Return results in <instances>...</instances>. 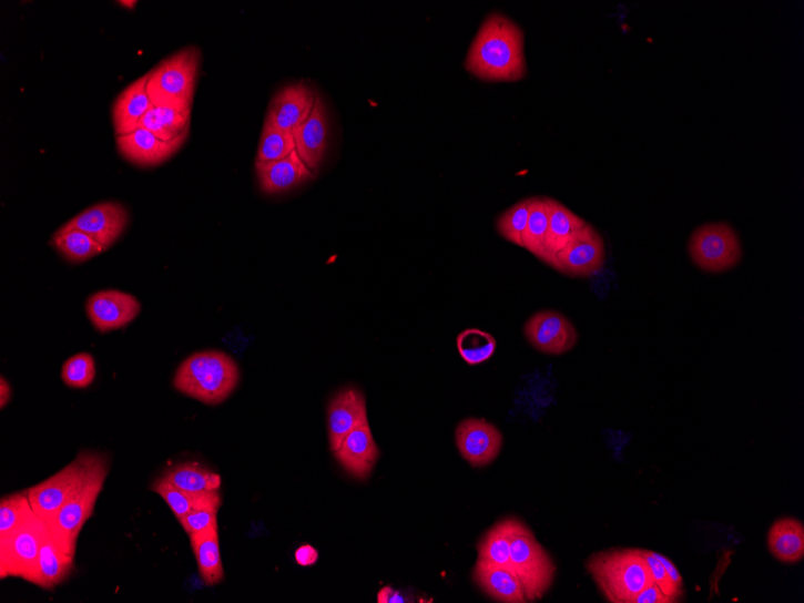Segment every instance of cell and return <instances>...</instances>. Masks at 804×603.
<instances>
[{
	"mask_svg": "<svg viewBox=\"0 0 804 603\" xmlns=\"http://www.w3.org/2000/svg\"><path fill=\"white\" fill-rule=\"evenodd\" d=\"M525 45L521 27L502 12H491L472 40L465 69L485 82L521 81L528 75Z\"/></svg>",
	"mask_w": 804,
	"mask_h": 603,
	"instance_id": "cell-1",
	"label": "cell"
},
{
	"mask_svg": "<svg viewBox=\"0 0 804 603\" xmlns=\"http://www.w3.org/2000/svg\"><path fill=\"white\" fill-rule=\"evenodd\" d=\"M586 568L605 600L611 603H633L645 587L654 584L651 569L642 550L612 549L594 553Z\"/></svg>",
	"mask_w": 804,
	"mask_h": 603,
	"instance_id": "cell-2",
	"label": "cell"
},
{
	"mask_svg": "<svg viewBox=\"0 0 804 603\" xmlns=\"http://www.w3.org/2000/svg\"><path fill=\"white\" fill-rule=\"evenodd\" d=\"M238 381L240 370L232 357L220 350H205L181 364L174 387L197 401L218 405L232 396Z\"/></svg>",
	"mask_w": 804,
	"mask_h": 603,
	"instance_id": "cell-3",
	"label": "cell"
},
{
	"mask_svg": "<svg viewBox=\"0 0 804 603\" xmlns=\"http://www.w3.org/2000/svg\"><path fill=\"white\" fill-rule=\"evenodd\" d=\"M108 474L109 460L105 456L98 454L86 479L48 524L51 536L64 553L77 555L80 532L94 512Z\"/></svg>",
	"mask_w": 804,
	"mask_h": 603,
	"instance_id": "cell-4",
	"label": "cell"
},
{
	"mask_svg": "<svg viewBox=\"0 0 804 603\" xmlns=\"http://www.w3.org/2000/svg\"><path fill=\"white\" fill-rule=\"evenodd\" d=\"M201 51L182 49L150 72L147 92L154 106L192 109Z\"/></svg>",
	"mask_w": 804,
	"mask_h": 603,
	"instance_id": "cell-5",
	"label": "cell"
},
{
	"mask_svg": "<svg viewBox=\"0 0 804 603\" xmlns=\"http://www.w3.org/2000/svg\"><path fill=\"white\" fill-rule=\"evenodd\" d=\"M49 535L50 529L44 519L32 507L28 509L16 528L0 536V579L19 578L27 582Z\"/></svg>",
	"mask_w": 804,
	"mask_h": 603,
	"instance_id": "cell-6",
	"label": "cell"
},
{
	"mask_svg": "<svg viewBox=\"0 0 804 603\" xmlns=\"http://www.w3.org/2000/svg\"><path fill=\"white\" fill-rule=\"evenodd\" d=\"M510 560L511 570L523 585L528 602L541 600L554 583L557 566L525 523L512 540Z\"/></svg>",
	"mask_w": 804,
	"mask_h": 603,
	"instance_id": "cell-7",
	"label": "cell"
},
{
	"mask_svg": "<svg viewBox=\"0 0 804 603\" xmlns=\"http://www.w3.org/2000/svg\"><path fill=\"white\" fill-rule=\"evenodd\" d=\"M688 252L699 269L722 274L740 264L743 248L740 235L729 223L703 224L690 235Z\"/></svg>",
	"mask_w": 804,
	"mask_h": 603,
	"instance_id": "cell-8",
	"label": "cell"
},
{
	"mask_svg": "<svg viewBox=\"0 0 804 603\" xmlns=\"http://www.w3.org/2000/svg\"><path fill=\"white\" fill-rule=\"evenodd\" d=\"M99 453L81 452L60 472L26 490L33 511L49 524L82 484Z\"/></svg>",
	"mask_w": 804,
	"mask_h": 603,
	"instance_id": "cell-9",
	"label": "cell"
},
{
	"mask_svg": "<svg viewBox=\"0 0 804 603\" xmlns=\"http://www.w3.org/2000/svg\"><path fill=\"white\" fill-rule=\"evenodd\" d=\"M525 335L535 349L549 356L566 355L578 343V331L572 321L552 310L532 315L525 326Z\"/></svg>",
	"mask_w": 804,
	"mask_h": 603,
	"instance_id": "cell-10",
	"label": "cell"
},
{
	"mask_svg": "<svg viewBox=\"0 0 804 603\" xmlns=\"http://www.w3.org/2000/svg\"><path fill=\"white\" fill-rule=\"evenodd\" d=\"M604 262L603 237L588 223L586 228L554 259L550 268L570 277L582 278L600 273Z\"/></svg>",
	"mask_w": 804,
	"mask_h": 603,
	"instance_id": "cell-11",
	"label": "cell"
},
{
	"mask_svg": "<svg viewBox=\"0 0 804 603\" xmlns=\"http://www.w3.org/2000/svg\"><path fill=\"white\" fill-rule=\"evenodd\" d=\"M456 442L461 457L474 468H485L498 458L502 448V433L481 418H468L456 430Z\"/></svg>",
	"mask_w": 804,
	"mask_h": 603,
	"instance_id": "cell-12",
	"label": "cell"
},
{
	"mask_svg": "<svg viewBox=\"0 0 804 603\" xmlns=\"http://www.w3.org/2000/svg\"><path fill=\"white\" fill-rule=\"evenodd\" d=\"M130 215L125 207L115 202L95 204L77 215L63 226L89 234L105 249L114 245L129 226Z\"/></svg>",
	"mask_w": 804,
	"mask_h": 603,
	"instance_id": "cell-13",
	"label": "cell"
},
{
	"mask_svg": "<svg viewBox=\"0 0 804 603\" xmlns=\"http://www.w3.org/2000/svg\"><path fill=\"white\" fill-rule=\"evenodd\" d=\"M86 311L93 327L105 334L130 325L140 314L141 305L132 294L110 289L93 294Z\"/></svg>",
	"mask_w": 804,
	"mask_h": 603,
	"instance_id": "cell-14",
	"label": "cell"
},
{
	"mask_svg": "<svg viewBox=\"0 0 804 603\" xmlns=\"http://www.w3.org/2000/svg\"><path fill=\"white\" fill-rule=\"evenodd\" d=\"M187 137L189 133L172 142H164L151 132L139 129L131 134L118 136L116 144L126 161L139 166H156L172 159Z\"/></svg>",
	"mask_w": 804,
	"mask_h": 603,
	"instance_id": "cell-15",
	"label": "cell"
},
{
	"mask_svg": "<svg viewBox=\"0 0 804 603\" xmlns=\"http://www.w3.org/2000/svg\"><path fill=\"white\" fill-rule=\"evenodd\" d=\"M317 95L305 83H293L273 98L266 117L279 130L293 133L312 115Z\"/></svg>",
	"mask_w": 804,
	"mask_h": 603,
	"instance_id": "cell-16",
	"label": "cell"
},
{
	"mask_svg": "<svg viewBox=\"0 0 804 603\" xmlns=\"http://www.w3.org/2000/svg\"><path fill=\"white\" fill-rule=\"evenodd\" d=\"M365 422H368V411H366L363 392L357 388H345L338 391L328 406L332 451L335 453L347 435Z\"/></svg>",
	"mask_w": 804,
	"mask_h": 603,
	"instance_id": "cell-17",
	"label": "cell"
},
{
	"mask_svg": "<svg viewBox=\"0 0 804 603\" xmlns=\"http://www.w3.org/2000/svg\"><path fill=\"white\" fill-rule=\"evenodd\" d=\"M334 454L349 474L362 481L369 479L379 457L369 422L352 430Z\"/></svg>",
	"mask_w": 804,
	"mask_h": 603,
	"instance_id": "cell-18",
	"label": "cell"
},
{
	"mask_svg": "<svg viewBox=\"0 0 804 603\" xmlns=\"http://www.w3.org/2000/svg\"><path fill=\"white\" fill-rule=\"evenodd\" d=\"M293 135L296 153H298L308 170L316 174L328 145L326 108H324L319 95H317L312 115L293 132Z\"/></svg>",
	"mask_w": 804,
	"mask_h": 603,
	"instance_id": "cell-19",
	"label": "cell"
},
{
	"mask_svg": "<svg viewBox=\"0 0 804 603\" xmlns=\"http://www.w3.org/2000/svg\"><path fill=\"white\" fill-rule=\"evenodd\" d=\"M256 172L261 190L266 194L287 192L315 177L296 151L278 161L256 162Z\"/></svg>",
	"mask_w": 804,
	"mask_h": 603,
	"instance_id": "cell-20",
	"label": "cell"
},
{
	"mask_svg": "<svg viewBox=\"0 0 804 603\" xmlns=\"http://www.w3.org/2000/svg\"><path fill=\"white\" fill-rule=\"evenodd\" d=\"M149 78L150 73L138 79L116 98L114 108H112V123H114L116 137L139 130L141 120L153 106L147 92Z\"/></svg>",
	"mask_w": 804,
	"mask_h": 603,
	"instance_id": "cell-21",
	"label": "cell"
},
{
	"mask_svg": "<svg viewBox=\"0 0 804 603\" xmlns=\"http://www.w3.org/2000/svg\"><path fill=\"white\" fill-rule=\"evenodd\" d=\"M549 228L542 263L552 266L554 259L587 226V222L560 202L548 198Z\"/></svg>",
	"mask_w": 804,
	"mask_h": 603,
	"instance_id": "cell-22",
	"label": "cell"
},
{
	"mask_svg": "<svg viewBox=\"0 0 804 603\" xmlns=\"http://www.w3.org/2000/svg\"><path fill=\"white\" fill-rule=\"evenodd\" d=\"M474 581L485 594L498 602H528L523 585L509 569L477 560Z\"/></svg>",
	"mask_w": 804,
	"mask_h": 603,
	"instance_id": "cell-23",
	"label": "cell"
},
{
	"mask_svg": "<svg viewBox=\"0 0 804 603\" xmlns=\"http://www.w3.org/2000/svg\"><path fill=\"white\" fill-rule=\"evenodd\" d=\"M75 569V556L64 553L51 536L41 545L38 563L28 583L52 591L65 582Z\"/></svg>",
	"mask_w": 804,
	"mask_h": 603,
	"instance_id": "cell-24",
	"label": "cell"
},
{
	"mask_svg": "<svg viewBox=\"0 0 804 603\" xmlns=\"http://www.w3.org/2000/svg\"><path fill=\"white\" fill-rule=\"evenodd\" d=\"M771 554L783 564H797L804 556V525L798 519L784 517L775 521L767 535Z\"/></svg>",
	"mask_w": 804,
	"mask_h": 603,
	"instance_id": "cell-25",
	"label": "cell"
},
{
	"mask_svg": "<svg viewBox=\"0 0 804 603\" xmlns=\"http://www.w3.org/2000/svg\"><path fill=\"white\" fill-rule=\"evenodd\" d=\"M191 546L196 559L197 570L205 585L214 586L224 579L218 527L191 534Z\"/></svg>",
	"mask_w": 804,
	"mask_h": 603,
	"instance_id": "cell-26",
	"label": "cell"
},
{
	"mask_svg": "<svg viewBox=\"0 0 804 603\" xmlns=\"http://www.w3.org/2000/svg\"><path fill=\"white\" fill-rule=\"evenodd\" d=\"M521 524L517 518H506L493 525L478 543L477 560L511 570V543Z\"/></svg>",
	"mask_w": 804,
	"mask_h": 603,
	"instance_id": "cell-27",
	"label": "cell"
},
{
	"mask_svg": "<svg viewBox=\"0 0 804 603\" xmlns=\"http://www.w3.org/2000/svg\"><path fill=\"white\" fill-rule=\"evenodd\" d=\"M151 489L166 502L169 509L173 511L179 521L192 511H220L221 509L222 499L218 492L201 494L189 493L185 492V490H181L172 483L166 482L162 479V477L152 484Z\"/></svg>",
	"mask_w": 804,
	"mask_h": 603,
	"instance_id": "cell-28",
	"label": "cell"
},
{
	"mask_svg": "<svg viewBox=\"0 0 804 603\" xmlns=\"http://www.w3.org/2000/svg\"><path fill=\"white\" fill-rule=\"evenodd\" d=\"M192 109L152 106L141 120L139 129H144L164 142H172L190 133Z\"/></svg>",
	"mask_w": 804,
	"mask_h": 603,
	"instance_id": "cell-29",
	"label": "cell"
},
{
	"mask_svg": "<svg viewBox=\"0 0 804 603\" xmlns=\"http://www.w3.org/2000/svg\"><path fill=\"white\" fill-rule=\"evenodd\" d=\"M162 479L185 492L195 494L218 492L222 484L220 474L195 462H183L167 469Z\"/></svg>",
	"mask_w": 804,
	"mask_h": 603,
	"instance_id": "cell-30",
	"label": "cell"
},
{
	"mask_svg": "<svg viewBox=\"0 0 804 603\" xmlns=\"http://www.w3.org/2000/svg\"><path fill=\"white\" fill-rule=\"evenodd\" d=\"M51 244L65 259L72 263L86 262L106 251L89 234L79 229H65L63 227L54 233Z\"/></svg>",
	"mask_w": 804,
	"mask_h": 603,
	"instance_id": "cell-31",
	"label": "cell"
},
{
	"mask_svg": "<svg viewBox=\"0 0 804 603\" xmlns=\"http://www.w3.org/2000/svg\"><path fill=\"white\" fill-rule=\"evenodd\" d=\"M549 228L548 196H532V205L525 236V248L543 260Z\"/></svg>",
	"mask_w": 804,
	"mask_h": 603,
	"instance_id": "cell-32",
	"label": "cell"
},
{
	"mask_svg": "<svg viewBox=\"0 0 804 603\" xmlns=\"http://www.w3.org/2000/svg\"><path fill=\"white\" fill-rule=\"evenodd\" d=\"M457 347L464 361L475 367L486 362L496 354L497 340L491 334L481 329H467L458 335Z\"/></svg>",
	"mask_w": 804,
	"mask_h": 603,
	"instance_id": "cell-33",
	"label": "cell"
},
{
	"mask_svg": "<svg viewBox=\"0 0 804 603\" xmlns=\"http://www.w3.org/2000/svg\"><path fill=\"white\" fill-rule=\"evenodd\" d=\"M531 198H526L505 209L497 219V231L505 241L525 248V236L528 227Z\"/></svg>",
	"mask_w": 804,
	"mask_h": 603,
	"instance_id": "cell-34",
	"label": "cell"
},
{
	"mask_svg": "<svg viewBox=\"0 0 804 603\" xmlns=\"http://www.w3.org/2000/svg\"><path fill=\"white\" fill-rule=\"evenodd\" d=\"M295 151L293 133L282 131L265 119L256 162H273L286 159Z\"/></svg>",
	"mask_w": 804,
	"mask_h": 603,
	"instance_id": "cell-35",
	"label": "cell"
},
{
	"mask_svg": "<svg viewBox=\"0 0 804 603\" xmlns=\"http://www.w3.org/2000/svg\"><path fill=\"white\" fill-rule=\"evenodd\" d=\"M95 378V362L91 355L80 354L69 358L62 368V380L70 388L83 389Z\"/></svg>",
	"mask_w": 804,
	"mask_h": 603,
	"instance_id": "cell-36",
	"label": "cell"
},
{
	"mask_svg": "<svg viewBox=\"0 0 804 603\" xmlns=\"http://www.w3.org/2000/svg\"><path fill=\"white\" fill-rule=\"evenodd\" d=\"M30 508L31 503L26 492L2 498L0 501V536L16 528Z\"/></svg>",
	"mask_w": 804,
	"mask_h": 603,
	"instance_id": "cell-37",
	"label": "cell"
},
{
	"mask_svg": "<svg viewBox=\"0 0 804 603\" xmlns=\"http://www.w3.org/2000/svg\"><path fill=\"white\" fill-rule=\"evenodd\" d=\"M642 553L647 559L649 569H651L654 583L660 587V591L670 597L673 603L679 602L682 596L675 592L664 565L660 563L653 551L642 550Z\"/></svg>",
	"mask_w": 804,
	"mask_h": 603,
	"instance_id": "cell-38",
	"label": "cell"
},
{
	"mask_svg": "<svg viewBox=\"0 0 804 603\" xmlns=\"http://www.w3.org/2000/svg\"><path fill=\"white\" fill-rule=\"evenodd\" d=\"M218 510H196L180 519V524L189 535L210 528L218 527Z\"/></svg>",
	"mask_w": 804,
	"mask_h": 603,
	"instance_id": "cell-39",
	"label": "cell"
},
{
	"mask_svg": "<svg viewBox=\"0 0 804 603\" xmlns=\"http://www.w3.org/2000/svg\"><path fill=\"white\" fill-rule=\"evenodd\" d=\"M655 556L659 559L660 563L664 565L669 578L675 589V592L679 593L681 596H683V578L679 569L675 568L672 560L666 558L665 555H662L661 553L654 552Z\"/></svg>",
	"mask_w": 804,
	"mask_h": 603,
	"instance_id": "cell-40",
	"label": "cell"
},
{
	"mask_svg": "<svg viewBox=\"0 0 804 603\" xmlns=\"http://www.w3.org/2000/svg\"><path fill=\"white\" fill-rule=\"evenodd\" d=\"M633 603H673L670 597L660 591V587L654 583L642 591Z\"/></svg>",
	"mask_w": 804,
	"mask_h": 603,
	"instance_id": "cell-41",
	"label": "cell"
},
{
	"mask_svg": "<svg viewBox=\"0 0 804 603\" xmlns=\"http://www.w3.org/2000/svg\"><path fill=\"white\" fill-rule=\"evenodd\" d=\"M295 560L301 566H313L318 561V552L313 545L304 544L296 550Z\"/></svg>",
	"mask_w": 804,
	"mask_h": 603,
	"instance_id": "cell-42",
	"label": "cell"
},
{
	"mask_svg": "<svg viewBox=\"0 0 804 603\" xmlns=\"http://www.w3.org/2000/svg\"><path fill=\"white\" fill-rule=\"evenodd\" d=\"M377 602L378 603H403L407 602L404 595L400 594L399 591H394L390 586H385L380 589L378 595H377Z\"/></svg>",
	"mask_w": 804,
	"mask_h": 603,
	"instance_id": "cell-43",
	"label": "cell"
},
{
	"mask_svg": "<svg viewBox=\"0 0 804 603\" xmlns=\"http://www.w3.org/2000/svg\"><path fill=\"white\" fill-rule=\"evenodd\" d=\"M11 399V387L6 378H0V408L4 409Z\"/></svg>",
	"mask_w": 804,
	"mask_h": 603,
	"instance_id": "cell-44",
	"label": "cell"
},
{
	"mask_svg": "<svg viewBox=\"0 0 804 603\" xmlns=\"http://www.w3.org/2000/svg\"><path fill=\"white\" fill-rule=\"evenodd\" d=\"M122 7L133 9L138 4V2H126V0H123V2H119Z\"/></svg>",
	"mask_w": 804,
	"mask_h": 603,
	"instance_id": "cell-45",
	"label": "cell"
}]
</instances>
